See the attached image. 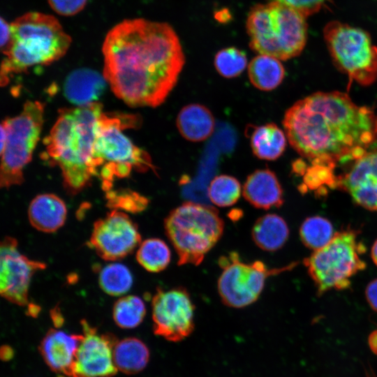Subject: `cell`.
Listing matches in <instances>:
<instances>
[{"label": "cell", "mask_w": 377, "mask_h": 377, "mask_svg": "<svg viewBox=\"0 0 377 377\" xmlns=\"http://www.w3.org/2000/svg\"><path fill=\"white\" fill-rule=\"evenodd\" d=\"M66 215L65 202L52 193L38 195L31 200L28 209L31 225L43 232H54L61 228Z\"/></svg>", "instance_id": "ffe728a7"}, {"label": "cell", "mask_w": 377, "mask_h": 377, "mask_svg": "<svg viewBox=\"0 0 377 377\" xmlns=\"http://www.w3.org/2000/svg\"><path fill=\"white\" fill-rule=\"evenodd\" d=\"M140 243L137 224L124 212L112 210L94 223L89 246L103 260L117 261Z\"/></svg>", "instance_id": "4fadbf2b"}, {"label": "cell", "mask_w": 377, "mask_h": 377, "mask_svg": "<svg viewBox=\"0 0 377 377\" xmlns=\"http://www.w3.org/2000/svg\"><path fill=\"white\" fill-rule=\"evenodd\" d=\"M103 75L131 106L157 107L177 84L185 63L177 35L167 23L126 20L107 34Z\"/></svg>", "instance_id": "6da1fadb"}, {"label": "cell", "mask_w": 377, "mask_h": 377, "mask_svg": "<svg viewBox=\"0 0 377 377\" xmlns=\"http://www.w3.org/2000/svg\"><path fill=\"white\" fill-rule=\"evenodd\" d=\"M82 338L76 353L75 377H111L116 374L113 348L117 339L98 334L86 320L81 321Z\"/></svg>", "instance_id": "9a60e30c"}, {"label": "cell", "mask_w": 377, "mask_h": 377, "mask_svg": "<svg viewBox=\"0 0 377 377\" xmlns=\"http://www.w3.org/2000/svg\"><path fill=\"white\" fill-rule=\"evenodd\" d=\"M1 47L3 50L9 43L10 39V24L1 17Z\"/></svg>", "instance_id": "d590c367"}, {"label": "cell", "mask_w": 377, "mask_h": 377, "mask_svg": "<svg viewBox=\"0 0 377 377\" xmlns=\"http://www.w3.org/2000/svg\"><path fill=\"white\" fill-rule=\"evenodd\" d=\"M323 34L334 65L350 82L368 86L376 81L377 47L367 31L332 21L325 25Z\"/></svg>", "instance_id": "30bf717a"}, {"label": "cell", "mask_w": 377, "mask_h": 377, "mask_svg": "<svg viewBox=\"0 0 377 377\" xmlns=\"http://www.w3.org/2000/svg\"><path fill=\"white\" fill-rule=\"evenodd\" d=\"M230 15L228 10H221L216 12L215 18L219 22H226L229 20Z\"/></svg>", "instance_id": "ab89813d"}, {"label": "cell", "mask_w": 377, "mask_h": 377, "mask_svg": "<svg viewBox=\"0 0 377 377\" xmlns=\"http://www.w3.org/2000/svg\"><path fill=\"white\" fill-rule=\"evenodd\" d=\"M10 32L9 43L1 50V85L14 74L59 59L71 43L57 19L41 13L30 12L17 17L10 23Z\"/></svg>", "instance_id": "277c9868"}, {"label": "cell", "mask_w": 377, "mask_h": 377, "mask_svg": "<svg viewBox=\"0 0 377 377\" xmlns=\"http://www.w3.org/2000/svg\"><path fill=\"white\" fill-rule=\"evenodd\" d=\"M369 346L374 353L377 355V330L374 331L369 337Z\"/></svg>", "instance_id": "f35d334b"}, {"label": "cell", "mask_w": 377, "mask_h": 377, "mask_svg": "<svg viewBox=\"0 0 377 377\" xmlns=\"http://www.w3.org/2000/svg\"><path fill=\"white\" fill-rule=\"evenodd\" d=\"M139 124V117L132 114L103 112L101 117L94 145V162L96 176L101 178L104 191L112 189L115 178L126 177L132 170H154L148 153L135 145L123 133L124 129Z\"/></svg>", "instance_id": "5b68a950"}, {"label": "cell", "mask_w": 377, "mask_h": 377, "mask_svg": "<svg viewBox=\"0 0 377 377\" xmlns=\"http://www.w3.org/2000/svg\"><path fill=\"white\" fill-rule=\"evenodd\" d=\"M146 314L143 300L136 295L120 297L114 304L112 317L115 323L123 329H132L138 326Z\"/></svg>", "instance_id": "83f0119b"}, {"label": "cell", "mask_w": 377, "mask_h": 377, "mask_svg": "<svg viewBox=\"0 0 377 377\" xmlns=\"http://www.w3.org/2000/svg\"><path fill=\"white\" fill-rule=\"evenodd\" d=\"M248 75L250 82L256 88L262 91H271L282 82L285 70L279 59L260 54L250 61Z\"/></svg>", "instance_id": "d4e9b609"}, {"label": "cell", "mask_w": 377, "mask_h": 377, "mask_svg": "<svg viewBox=\"0 0 377 377\" xmlns=\"http://www.w3.org/2000/svg\"><path fill=\"white\" fill-rule=\"evenodd\" d=\"M283 3L300 13L305 17L318 12L329 0H272Z\"/></svg>", "instance_id": "d6a6232c"}, {"label": "cell", "mask_w": 377, "mask_h": 377, "mask_svg": "<svg viewBox=\"0 0 377 377\" xmlns=\"http://www.w3.org/2000/svg\"><path fill=\"white\" fill-rule=\"evenodd\" d=\"M194 311L195 305L185 288H158L151 300L154 334L172 342L184 340L194 330Z\"/></svg>", "instance_id": "7c38bea8"}, {"label": "cell", "mask_w": 377, "mask_h": 377, "mask_svg": "<svg viewBox=\"0 0 377 377\" xmlns=\"http://www.w3.org/2000/svg\"><path fill=\"white\" fill-rule=\"evenodd\" d=\"M100 103L64 108L45 140L48 160L57 165L67 192L75 195L96 176L94 150L101 117Z\"/></svg>", "instance_id": "3957f363"}, {"label": "cell", "mask_w": 377, "mask_h": 377, "mask_svg": "<svg viewBox=\"0 0 377 377\" xmlns=\"http://www.w3.org/2000/svg\"><path fill=\"white\" fill-rule=\"evenodd\" d=\"M222 272L217 288L222 302L227 306L241 309L258 300L268 277L294 267V265L279 269H269L260 260L246 263L241 260L235 251L219 259Z\"/></svg>", "instance_id": "8fae6325"}, {"label": "cell", "mask_w": 377, "mask_h": 377, "mask_svg": "<svg viewBox=\"0 0 377 377\" xmlns=\"http://www.w3.org/2000/svg\"><path fill=\"white\" fill-rule=\"evenodd\" d=\"M242 194L253 207L269 209L283 203V189L275 173L269 169H258L246 178Z\"/></svg>", "instance_id": "ac0fdd59"}, {"label": "cell", "mask_w": 377, "mask_h": 377, "mask_svg": "<svg viewBox=\"0 0 377 377\" xmlns=\"http://www.w3.org/2000/svg\"><path fill=\"white\" fill-rule=\"evenodd\" d=\"M107 206L112 210L140 213L148 206L149 200L140 193L130 189H110L105 192Z\"/></svg>", "instance_id": "4dcf8cb0"}, {"label": "cell", "mask_w": 377, "mask_h": 377, "mask_svg": "<svg viewBox=\"0 0 377 377\" xmlns=\"http://www.w3.org/2000/svg\"><path fill=\"white\" fill-rule=\"evenodd\" d=\"M57 13L63 16H72L80 12L87 0H47Z\"/></svg>", "instance_id": "836d02e7"}, {"label": "cell", "mask_w": 377, "mask_h": 377, "mask_svg": "<svg viewBox=\"0 0 377 377\" xmlns=\"http://www.w3.org/2000/svg\"><path fill=\"white\" fill-rule=\"evenodd\" d=\"M366 296L370 306L377 311V279L372 281L368 285Z\"/></svg>", "instance_id": "e575fe53"}, {"label": "cell", "mask_w": 377, "mask_h": 377, "mask_svg": "<svg viewBox=\"0 0 377 377\" xmlns=\"http://www.w3.org/2000/svg\"><path fill=\"white\" fill-rule=\"evenodd\" d=\"M287 136L274 123L255 126L250 135L253 154L258 158L274 161L285 151Z\"/></svg>", "instance_id": "603a6c76"}, {"label": "cell", "mask_w": 377, "mask_h": 377, "mask_svg": "<svg viewBox=\"0 0 377 377\" xmlns=\"http://www.w3.org/2000/svg\"><path fill=\"white\" fill-rule=\"evenodd\" d=\"M163 225L178 265H199L224 230V222L214 207L191 201L171 210Z\"/></svg>", "instance_id": "52a82bcc"}, {"label": "cell", "mask_w": 377, "mask_h": 377, "mask_svg": "<svg viewBox=\"0 0 377 377\" xmlns=\"http://www.w3.org/2000/svg\"><path fill=\"white\" fill-rule=\"evenodd\" d=\"M51 317L56 327H59L64 323V318L58 308L51 310Z\"/></svg>", "instance_id": "8d00e7d4"}, {"label": "cell", "mask_w": 377, "mask_h": 377, "mask_svg": "<svg viewBox=\"0 0 377 377\" xmlns=\"http://www.w3.org/2000/svg\"><path fill=\"white\" fill-rule=\"evenodd\" d=\"M13 350L10 346H3L1 348V357L3 360H8L13 356Z\"/></svg>", "instance_id": "74e56055"}, {"label": "cell", "mask_w": 377, "mask_h": 377, "mask_svg": "<svg viewBox=\"0 0 377 377\" xmlns=\"http://www.w3.org/2000/svg\"><path fill=\"white\" fill-rule=\"evenodd\" d=\"M82 334H69L50 329L42 339L39 350L45 362L59 377H75L76 353Z\"/></svg>", "instance_id": "e0dca14e"}, {"label": "cell", "mask_w": 377, "mask_h": 377, "mask_svg": "<svg viewBox=\"0 0 377 377\" xmlns=\"http://www.w3.org/2000/svg\"><path fill=\"white\" fill-rule=\"evenodd\" d=\"M341 165L345 168L337 174L336 188L347 192L361 207L377 212V149Z\"/></svg>", "instance_id": "2e32d148"}, {"label": "cell", "mask_w": 377, "mask_h": 377, "mask_svg": "<svg viewBox=\"0 0 377 377\" xmlns=\"http://www.w3.org/2000/svg\"><path fill=\"white\" fill-rule=\"evenodd\" d=\"M289 228L285 220L275 214H267L259 217L251 230L252 239L256 245L265 251H276L286 242Z\"/></svg>", "instance_id": "7402d4cb"}, {"label": "cell", "mask_w": 377, "mask_h": 377, "mask_svg": "<svg viewBox=\"0 0 377 377\" xmlns=\"http://www.w3.org/2000/svg\"><path fill=\"white\" fill-rule=\"evenodd\" d=\"M176 125L184 138L191 142H201L212 134L215 121L212 113L207 107L191 103L180 110Z\"/></svg>", "instance_id": "44dd1931"}, {"label": "cell", "mask_w": 377, "mask_h": 377, "mask_svg": "<svg viewBox=\"0 0 377 377\" xmlns=\"http://www.w3.org/2000/svg\"><path fill=\"white\" fill-rule=\"evenodd\" d=\"M300 234L304 245L314 251L327 245L335 235L332 223L321 216L306 219L301 226Z\"/></svg>", "instance_id": "f546056e"}, {"label": "cell", "mask_w": 377, "mask_h": 377, "mask_svg": "<svg viewBox=\"0 0 377 377\" xmlns=\"http://www.w3.org/2000/svg\"><path fill=\"white\" fill-rule=\"evenodd\" d=\"M138 263L147 272L158 273L165 269L171 260L168 244L159 238L141 242L136 252Z\"/></svg>", "instance_id": "484cf974"}, {"label": "cell", "mask_w": 377, "mask_h": 377, "mask_svg": "<svg viewBox=\"0 0 377 377\" xmlns=\"http://www.w3.org/2000/svg\"><path fill=\"white\" fill-rule=\"evenodd\" d=\"M214 64L221 76L232 78L237 77L244 71L247 65V58L244 51L230 47L216 53Z\"/></svg>", "instance_id": "1f68e13d"}, {"label": "cell", "mask_w": 377, "mask_h": 377, "mask_svg": "<svg viewBox=\"0 0 377 377\" xmlns=\"http://www.w3.org/2000/svg\"><path fill=\"white\" fill-rule=\"evenodd\" d=\"M371 258L374 263L377 265V240L375 242L371 249Z\"/></svg>", "instance_id": "b9f144b4"}, {"label": "cell", "mask_w": 377, "mask_h": 377, "mask_svg": "<svg viewBox=\"0 0 377 377\" xmlns=\"http://www.w3.org/2000/svg\"><path fill=\"white\" fill-rule=\"evenodd\" d=\"M39 306L35 304L30 303L27 306L28 315L32 317H36L39 312Z\"/></svg>", "instance_id": "60d3db41"}, {"label": "cell", "mask_w": 377, "mask_h": 377, "mask_svg": "<svg viewBox=\"0 0 377 377\" xmlns=\"http://www.w3.org/2000/svg\"><path fill=\"white\" fill-rule=\"evenodd\" d=\"M283 125L292 147L310 163L339 165L377 143V114L340 91L316 92L295 102Z\"/></svg>", "instance_id": "7a4b0ae2"}, {"label": "cell", "mask_w": 377, "mask_h": 377, "mask_svg": "<svg viewBox=\"0 0 377 377\" xmlns=\"http://www.w3.org/2000/svg\"><path fill=\"white\" fill-rule=\"evenodd\" d=\"M149 350L146 344L135 337L117 341L113 348V360L117 369L126 374L142 371L147 364Z\"/></svg>", "instance_id": "cb8c5ba5"}, {"label": "cell", "mask_w": 377, "mask_h": 377, "mask_svg": "<svg viewBox=\"0 0 377 377\" xmlns=\"http://www.w3.org/2000/svg\"><path fill=\"white\" fill-rule=\"evenodd\" d=\"M365 251L357 232L346 230L335 233L332 240L318 249L304 264L320 294L330 289L348 288L350 279L365 267L360 255Z\"/></svg>", "instance_id": "9c48e42d"}, {"label": "cell", "mask_w": 377, "mask_h": 377, "mask_svg": "<svg viewBox=\"0 0 377 377\" xmlns=\"http://www.w3.org/2000/svg\"><path fill=\"white\" fill-rule=\"evenodd\" d=\"M101 288L111 296H120L127 293L133 285L129 269L121 263H113L103 267L99 273Z\"/></svg>", "instance_id": "4316f807"}, {"label": "cell", "mask_w": 377, "mask_h": 377, "mask_svg": "<svg viewBox=\"0 0 377 377\" xmlns=\"http://www.w3.org/2000/svg\"><path fill=\"white\" fill-rule=\"evenodd\" d=\"M305 19L296 10L278 1L256 5L246 20L250 47L279 60L298 56L307 38Z\"/></svg>", "instance_id": "8992f818"}, {"label": "cell", "mask_w": 377, "mask_h": 377, "mask_svg": "<svg viewBox=\"0 0 377 377\" xmlns=\"http://www.w3.org/2000/svg\"><path fill=\"white\" fill-rule=\"evenodd\" d=\"M0 262L1 295L13 304L27 306L31 278L36 272L45 269L46 265L21 253L17 239L9 236L1 241Z\"/></svg>", "instance_id": "5bb4252c"}, {"label": "cell", "mask_w": 377, "mask_h": 377, "mask_svg": "<svg viewBox=\"0 0 377 377\" xmlns=\"http://www.w3.org/2000/svg\"><path fill=\"white\" fill-rule=\"evenodd\" d=\"M108 84L103 74L82 68L71 73L65 80L64 91L67 99L77 106L92 103L103 93Z\"/></svg>", "instance_id": "d6986e66"}, {"label": "cell", "mask_w": 377, "mask_h": 377, "mask_svg": "<svg viewBox=\"0 0 377 377\" xmlns=\"http://www.w3.org/2000/svg\"><path fill=\"white\" fill-rule=\"evenodd\" d=\"M239 182L234 177L220 175L215 177L207 188V196L216 206L227 207L235 205L242 193Z\"/></svg>", "instance_id": "f1b7e54d"}, {"label": "cell", "mask_w": 377, "mask_h": 377, "mask_svg": "<svg viewBox=\"0 0 377 377\" xmlns=\"http://www.w3.org/2000/svg\"><path fill=\"white\" fill-rule=\"evenodd\" d=\"M44 106L37 101H27L17 116L1 124V187L21 184L23 171L30 162L43 124Z\"/></svg>", "instance_id": "ba28073f"}]
</instances>
